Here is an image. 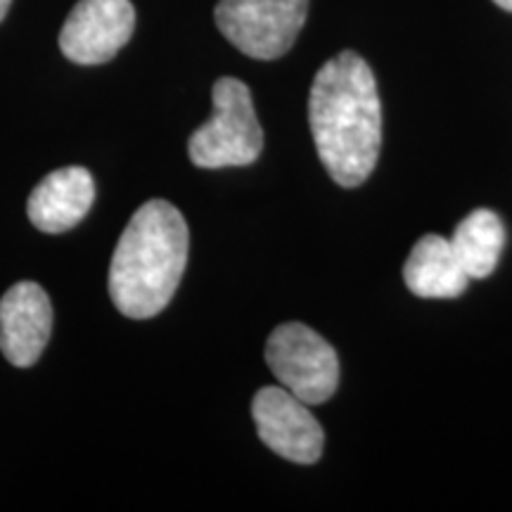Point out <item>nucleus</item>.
<instances>
[{
  "label": "nucleus",
  "instance_id": "1",
  "mask_svg": "<svg viewBox=\"0 0 512 512\" xmlns=\"http://www.w3.org/2000/svg\"><path fill=\"white\" fill-rule=\"evenodd\" d=\"M309 124L332 181L356 188L373 174L382 147V105L373 69L354 50L323 64L309 95Z\"/></svg>",
  "mask_w": 512,
  "mask_h": 512
},
{
  "label": "nucleus",
  "instance_id": "2",
  "mask_svg": "<svg viewBox=\"0 0 512 512\" xmlns=\"http://www.w3.org/2000/svg\"><path fill=\"white\" fill-rule=\"evenodd\" d=\"M188 252L190 233L181 211L166 200L145 202L112 254L110 297L121 316H159L181 285Z\"/></svg>",
  "mask_w": 512,
  "mask_h": 512
},
{
  "label": "nucleus",
  "instance_id": "3",
  "mask_svg": "<svg viewBox=\"0 0 512 512\" xmlns=\"http://www.w3.org/2000/svg\"><path fill=\"white\" fill-rule=\"evenodd\" d=\"M211 100L214 114L188 140L190 162L200 169L254 164L264 150V131L247 83L223 76L214 83Z\"/></svg>",
  "mask_w": 512,
  "mask_h": 512
},
{
  "label": "nucleus",
  "instance_id": "4",
  "mask_svg": "<svg viewBox=\"0 0 512 512\" xmlns=\"http://www.w3.org/2000/svg\"><path fill=\"white\" fill-rule=\"evenodd\" d=\"M266 363L287 392L309 406L337 392L339 361L328 339L304 323H285L266 342Z\"/></svg>",
  "mask_w": 512,
  "mask_h": 512
},
{
  "label": "nucleus",
  "instance_id": "5",
  "mask_svg": "<svg viewBox=\"0 0 512 512\" xmlns=\"http://www.w3.org/2000/svg\"><path fill=\"white\" fill-rule=\"evenodd\" d=\"M309 0H221L216 27L240 53L254 60H278L304 29Z\"/></svg>",
  "mask_w": 512,
  "mask_h": 512
},
{
  "label": "nucleus",
  "instance_id": "6",
  "mask_svg": "<svg viewBox=\"0 0 512 512\" xmlns=\"http://www.w3.org/2000/svg\"><path fill=\"white\" fill-rule=\"evenodd\" d=\"M256 434L280 458L313 465L323 456L325 432L309 411V403L280 387L259 389L252 401Z\"/></svg>",
  "mask_w": 512,
  "mask_h": 512
},
{
  "label": "nucleus",
  "instance_id": "7",
  "mask_svg": "<svg viewBox=\"0 0 512 512\" xmlns=\"http://www.w3.org/2000/svg\"><path fill=\"white\" fill-rule=\"evenodd\" d=\"M133 29L131 0H79L60 31V50L76 64H105L131 41Z\"/></svg>",
  "mask_w": 512,
  "mask_h": 512
},
{
  "label": "nucleus",
  "instance_id": "8",
  "mask_svg": "<svg viewBox=\"0 0 512 512\" xmlns=\"http://www.w3.org/2000/svg\"><path fill=\"white\" fill-rule=\"evenodd\" d=\"M53 332V306L31 280L12 285L0 299V351L12 366L29 368L41 358Z\"/></svg>",
  "mask_w": 512,
  "mask_h": 512
},
{
  "label": "nucleus",
  "instance_id": "9",
  "mask_svg": "<svg viewBox=\"0 0 512 512\" xmlns=\"http://www.w3.org/2000/svg\"><path fill=\"white\" fill-rule=\"evenodd\" d=\"M95 200L93 174L83 166H64L48 174L31 192L29 221L48 235L72 230L86 219Z\"/></svg>",
  "mask_w": 512,
  "mask_h": 512
},
{
  "label": "nucleus",
  "instance_id": "10",
  "mask_svg": "<svg viewBox=\"0 0 512 512\" xmlns=\"http://www.w3.org/2000/svg\"><path fill=\"white\" fill-rule=\"evenodd\" d=\"M403 280L422 299H453L465 292L470 275L460 266L451 240L441 235H425L415 242L403 266Z\"/></svg>",
  "mask_w": 512,
  "mask_h": 512
},
{
  "label": "nucleus",
  "instance_id": "11",
  "mask_svg": "<svg viewBox=\"0 0 512 512\" xmlns=\"http://www.w3.org/2000/svg\"><path fill=\"white\" fill-rule=\"evenodd\" d=\"M451 247L460 266L470 278H486L494 273L505 247V228L491 209H475L458 223Z\"/></svg>",
  "mask_w": 512,
  "mask_h": 512
},
{
  "label": "nucleus",
  "instance_id": "12",
  "mask_svg": "<svg viewBox=\"0 0 512 512\" xmlns=\"http://www.w3.org/2000/svg\"><path fill=\"white\" fill-rule=\"evenodd\" d=\"M10 5H12V0H0V22H3L5 15H8Z\"/></svg>",
  "mask_w": 512,
  "mask_h": 512
},
{
  "label": "nucleus",
  "instance_id": "13",
  "mask_svg": "<svg viewBox=\"0 0 512 512\" xmlns=\"http://www.w3.org/2000/svg\"><path fill=\"white\" fill-rule=\"evenodd\" d=\"M494 3L498 5V8H503V10L512 12V0H494Z\"/></svg>",
  "mask_w": 512,
  "mask_h": 512
}]
</instances>
